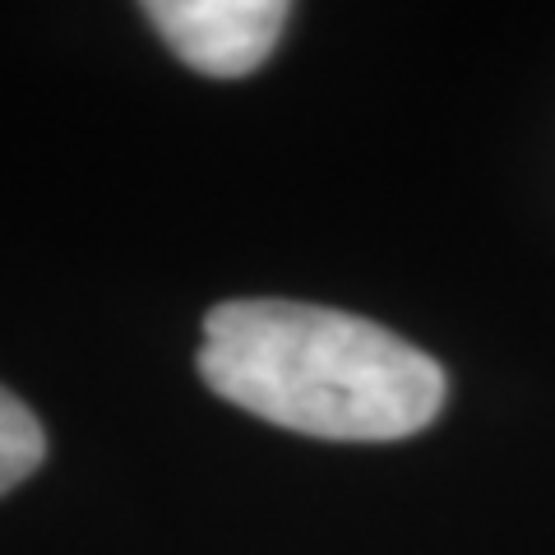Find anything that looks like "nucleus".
<instances>
[{
	"mask_svg": "<svg viewBox=\"0 0 555 555\" xmlns=\"http://www.w3.org/2000/svg\"><path fill=\"white\" fill-rule=\"evenodd\" d=\"M199 379L259 422L320 440H403L444 408V371L422 347L306 301L214 306Z\"/></svg>",
	"mask_w": 555,
	"mask_h": 555,
	"instance_id": "f257e3e1",
	"label": "nucleus"
},
{
	"mask_svg": "<svg viewBox=\"0 0 555 555\" xmlns=\"http://www.w3.org/2000/svg\"><path fill=\"white\" fill-rule=\"evenodd\" d=\"M144 14L158 38L208 79L255 75L287 24L283 0H149Z\"/></svg>",
	"mask_w": 555,
	"mask_h": 555,
	"instance_id": "f03ea898",
	"label": "nucleus"
},
{
	"mask_svg": "<svg viewBox=\"0 0 555 555\" xmlns=\"http://www.w3.org/2000/svg\"><path fill=\"white\" fill-rule=\"evenodd\" d=\"M42 459H47L42 422L0 385V495L14 491L20 481H28Z\"/></svg>",
	"mask_w": 555,
	"mask_h": 555,
	"instance_id": "7ed1b4c3",
	"label": "nucleus"
}]
</instances>
